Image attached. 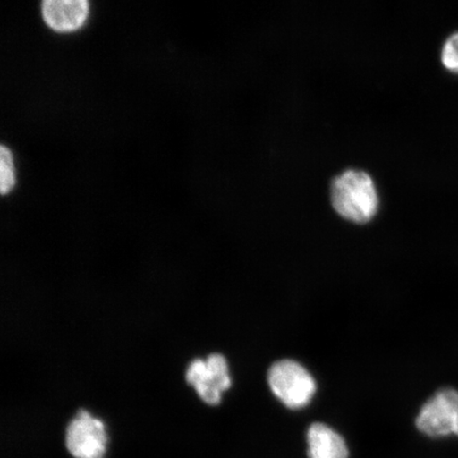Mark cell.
Segmentation results:
<instances>
[{
	"mask_svg": "<svg viewBox=\"0 0 458 458\" xmlns=\"http://www.w3.org/2000/svg\"><path fill=\"white\" fill-rule=\"evenodd\" d=\"M331 202L344 219L366 223L379 208V194L369 174L364 171L347 170L332 182Z\"/></svg>",
	"mask_w": 458,
	"mask_h": 458,
	"instance_id": "6da1fadb",
	"label": "cell"
},
{
	"mask_svg": "<svg viewBox=\"0 0 458 458\" xmlns=\"http://www.w3.org/2000/svg\"><path fill=\"white\" fill-rule=\"evenodd\" d=\"M267 381L275 396L290 409H301L308 405L317 389L309 371L292 360L273 364L268 370Z\"/></svg>",
	"mask_w": 458,
	"mask_h": 458,
	"instance_id": "7a4b0ae2",
	"label": "cell"
},
{
	"mask_svg": "<svg viewBox=\"0 0 458 458\" xmlns=\"http://www.w3.org/2000/svg\"><path fill=\"white\" fill-rule=\"evenodd\" d=\"M189 385L196 388L199 397L209 405L221 403L222 393L232 386L228 365L221 354H211L208 360H194L186 374Z\"/></svg>",
	"mask_w": 458,
	"mask_h": 458,
	"instance_id": "3957f363",
	"label": "cell"
},
{
	"mask_svg": "<svg viewBox=\"0 0 458 458\" xmlns=\"http://www.w3.org/2000/svg\"><path fill=\"white\" fill-rule=\"evenodd\" d=\"M65 443L74 458H105L107 445L105 423L81 410L67 427Z\"/></svg>",
	"mask_w": 458,
	"mask_h": 458,
	"instance_id": "277c9868",
	"label": "cell"
},
{
	"mask_svg": "<svg viewBox=\"0 0 458 458\" xmlns=\"http://www.w3.org/2000/svg\"><path fill=\"white\" fill-rule=\"evenodd\" d=\"M457 422L458 392L454 388H443L422 406L416 425L429 437H444L455 434Z\"/></svg>",
	"mask_w": 458,
	"mask_h": 458,
	"instance_id": "5b68a950",
	"label": "cell"
},
{
	"mask_svg": "<svg viewBox=\"0 0 458 458\" xmlns=\"http://www.w3.org/2000/svg\"><path fill=\"white\" fill-rule=\"evenodd\" d=\"M42 14L46 24L55 31H73L84 24L89 15L86 0H45Z\"/></svg>",
	"mask_w": 458,
	"mask_h": 458,
	"instance_id": "8992f818",
	"label": "cell"
},
{
	"mask_svg": "<svg viewBox=\"0 0 458 458\" xmlns=\"http://www.w3.org/2000/svg\"><path fill=\"white\" fill-rule=\"evenodd\" d=\"M310 458H348L345 440L324 423H313L307 434Z\"/></svg>",
	"mask_w": 458,
	"mask_h": 458,
	"instance_id": "52a82bcc",
	"label": "cell"
},
{
	"mask_svg": "<svg viewBox=\"0 0 458 458\" xmlns=\"http://www.w3.org/2000/svg\"><path fill=\"white\" fill-rule=\"evenodd\" d=\"M15 182L13 159L9 148H0V191L2 194L9 192Z\"/></svg>",
	"mask_w": 458,
	"mask_h": 458,
	"instance_id": "ba28073f",
	"label": "cell"
},
{
	"mask_svg": "<svg viewBox=\"0 0 458 458\" xmlns=\"http://www.w3.org/2000/svg\"><path fill=\"white\" fill-rule=\"evenodd\" d=\"M442 61L448 70L458 73V31L445 39L442 49Z\"/></svg>",
	"mask_w": 458,
	"mask_h": 458,
	"instance_id": "9c48e42d",
	"label": "cell"
}]
</instances>
